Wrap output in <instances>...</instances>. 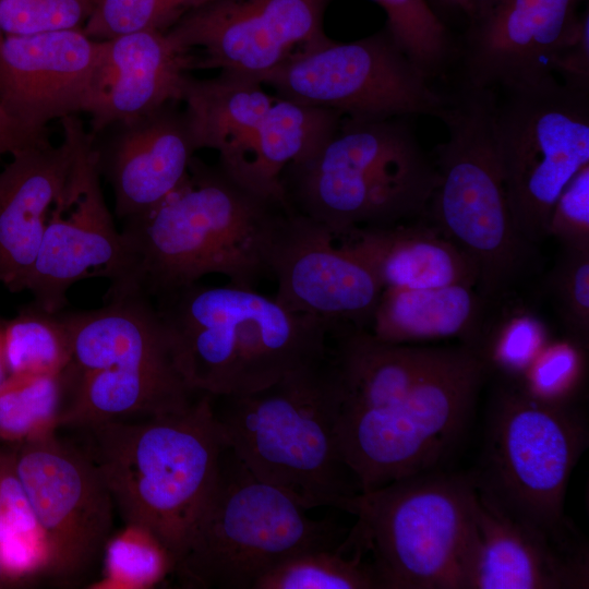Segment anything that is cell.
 <instances>
[{
  "label": "cell",
  "instance_id": "7bdbcfd3",
  "mask_svg": "<svg viewBox=\"0 0 589 589\" xmlns=\"http://www.w3.org/2000/svg\"><path fill=\"white\" fill-rule=\"evenodd\" d=\"M7 585H13V584L10 581L0 562V587H5Z\"/></svg>",
  "mask_w": 589,
  "mask_h": 589
},
{
  "label": "cell",
  "instance_id": "74e56055",
  "mask_svg": "<svg viewBox=\"0 0 589 589\" xmlns=\"http://www.w3.org/2000/svg\"><path fill=\"white\" fill-rule=\"evenodd\" d=\"M548 236L563 249L589 250V165L564 187L550 214Z\"/></svg>",
  "mask_w": 589,
  "mask_h": 589
},
{
  "label": "cell",
  "instance_id": "e0dca14e",
  "mask_svg": "<svg viewBox=\"0 0 589 589\" xmlns=\"http://www.w3.org/2000/svg\"><path fill=\"white\" fill-rule=\"evenodd\" d=\"M580 0H479L457 46L461 86L496 89L553 75Z\"/></svg>",
  "mask_w": 589,
  "mask_h": 589
},
{
  "label": "cell",
  "instance_id": "8d00e7d4",
  "mask_svg": "<svg viewBox=\"0 0 589 589\" xmlns=\"http://www.w3.org/2000/svg\"><path fill=\"white\" fill-rule=\"evenodd\" d=\"M91 10V0H0V28L3 35L82 29Z\"/></svg>",
  "mask_w": 589,
  "mask_h": 589
},
{
  "label": "cell",
  "instance_id": "9a60e30c",
  "mask_svg": "<svg viewBox=\"0 0 589 589\" xmlns=\"http://www.w3.org/2000/svg\"><path fill=\"white\" fill-rule=\"evenodd\" d=\"M330 0H214L187 14L167 33L193 51L195 70L261 80L293 52L326 37Z\"/></svg>",
  "mask_w": 589,
  "mask_h": 589
},
{
  "label": "cell",
  "instance_id": "ab89813d",
  "mask_svg": "<svg viewBox=\"0 0 589 589\" xmlns=\"http://www.w3.org/2000/svg\"><path fill=\"white\" fill-rule=\"evenodd\" d=\"M45 142H48V134H37L24 128L0 101V156Z\"/></svg>",
  "mask_w": 589,
  "mask_h": 589
},
{
  "label": "cell",
  "instance_id": "d4e9b609",
  "mask_svg": "<svg viewBox=\"0 0 589 589\" xmlns=\"http://www.w3.org/2000/svg\"><path fill=\"white\" fill-rule=\"evenodd\" d=\"M486 304L476 287L465 285L385 288L368 330L390 344L457 338L477 351Z\"/></svg>",
  "mask_w": 589,
  "mask_h": 589
},
{
  "label": "cell",
  "instance_id": "277c9868",
  "mask_svg": "<svg viewBox=\"0 0 589 589\" xmlns=\"http://www.w3.org/2000/svg\"><path fill=\"white\" fill-rule=\"evenodd\" d=\"M189 386L223 396L254 392L323 358L333 326L275 298L196 283L151 296Z\"/></svg>",
  "mask_w": 589,
  "mask_h": 589
},
{
  "label": "cell",
  "instance_id": "d590c367",
  "mask_svg": "<svg viewBox=\"0 0 589 589\" xmlns=\"http://www.w3.org/2000/svg\"><path fill=\"white\" fill-rule=\"evenodd\" d=\"M546 286L566 336L589 346V250L563 249Z\"/></svg>",
  "mask_w": 589,
  "mask_h": 589
},
{
  "label": "cell",
  "instance_id": "1f68e13d",
  "mask_svg": "<svg viewBox=\"0 0 589 589\" xmlns=\"http://www.w3.org/2000/svg\"><path fill=\"white\" fill-rule=\"evenodd\" d=\"M588 347L565 336L551 338L514 384L527 396L548 405H581L588 373Z\"/></svg>",
  "mask_w": 589,
  "mask_h": 589
},
{
  "label": "cell",
  "instance_id": "e575fe53",
  "mask_svg": "<svg viewBox=\"0 0 589 589\" xmlns=\"http://www.w3.org/2000/svg\"><path fill=\"white\" fill-rule=\"evenodd\" d=\"M214 0H91V14L82 31L96 40L124 34L168 32L192 11Z\"/></svg>",
  "mask_w": 589,
  "mask_h": 589
},
{
  "label": "cell",
  "instance_id": "f6af8a7d",
  "mask_svg": "<svg viewBox=\"0 0 589 589\" xmlns=\"http://www.w3.org/2000/svg\"><path fill=\"white\" fill-rule=\"evenodd\" d=\"M372 1H374V2H376L377 4L381 5L383 0H372Z\"/></svg>",
  "mask_w": 589,
  "mask_h": 589
},
{
  "label": "cell",
  "instance_id": "30bf717a",
  "mask_svg": "<svg viewBox=\"0 0 589 589\" xmlns=\"http://www.w3.org/2000/svg\"><path fill=\"white\" fill-rule=\"evenodd\" d=\"M305 512L226 446L216 488L172 569L187 588L254 589L284 560L344 541L332 522Z\"/></svg>",
  "mask_w": 589,
  "mask_h": 589
},
{
  "label": "cell",
  "instance_id": "7a4b0ae2",
  "mask_svg": "<svg viewBox=\"0 0 589 589\" xmlns=\"http://www.w3.org/2000/svg\"><path fill=\"white\" fill-rule=\"evenodd\" d=\"M285 202L245 185L219 163L193 157L188 172L165 199L123 220L129 283L155 296L220 274L229 284L255 289L271 276Z\"/></svg>",
  "mask_w": 589,
  "mask_h": 589
},
{
  "label": "cell",
  "instance_id": "7402d4cb",
  "mask_svg": "<svg viewBox=\"0 0 589 589\" xmlns=\"http://www.w3.org/2000/svg\"><path fill=\"white\" fill-rule=\"evenodd\" d=\"M62 315L70 338V370H152L182 375L171 335L152 297L140 287L110 285L103 306L62 311Z\"/></svg>",
  "mask_w": 589,
  "mask_h": 589
},
{
  "label": "cell",
  "instance_id": "836d02e7",
  "mask_svg": "<svg viewBox=\"0 0 589 589\" xmlns=\"http://www.w3.org/2000/svg\"><path fill=\"white\" fill-rule=\"evenodd\" d=\"M104 577L94 584L100 589H143L157 584L172 569L164 546L146 530L125 525L111 534L104 549Z\"/></svg>",
  "mask_w": 589,
  "mask_h": 589
},
{
  "label": "cell",
  "instance_id": "3957f363",
  "mask_svg": "<svg viewBox=\"0 0 589 589\" xmlns=\"http://www.w3.org/2000/svg\"><path fill=\"white\" fill-rule=\"evenodd\" d=\"M86 429L88 457L124 524L149 532L175 564L216 488L227 446L212 395L181 410Z\"/></svg>",
  "mask_w": 589,
  "mask_h": 589
},
{
  "label": "cell",
  "instance_id": "b9f144b4",
  "mask_svg": "<svg viewBox=\"0 0 589 589\" xmlns=\"http://www.w3.org/2000/svg\"><path fill=\"white\" fill-rule=\"evenodd\" d=\"M8 369L4 358V349H3V330L0 328V385L5 381L8 377Z\"/></svg>",
  "mask_w": 589,
  "mask_h": 589
},
{
  "label": "cell",
  "instance_id": "d6a6232c",
  "mask_svg": "<svg viewBox=\"0 0 589 589\" xmlns=\"http://www.w3.org/2000/svg\"><path fill=\"white\" fill-rule=\"evenodd\" d=\"M550 339L548 328L536 315L514 311L495 323H486L477 352L489 373L512 382L525 372Z\"/></svg>",
  "mask_w": 589,
  "mask_h": 589
},
{
  "label": "cell",
  "instance_id": "f35d334b",
  "mask_svg": "<svg viewBox=\"0 0 589 589\" xmlns=\"http://www.w3.org/2000/svg\"><path fill=\"white\" fill-rule=\"evenodd\" d=\"M552 71L561 75L565 85L589 92L588 11L578 16L572 37L552 61Z\"/></svg>",
  "mask_w": 589,
  "mask_h": 589
},
{
  "label": "cell",
  "instance_id": "8992f818",
  "mask_svg": "<svg viewBox=\"0 0 589 589\" xmlns=\"http://www.w3.org/2000/svg\"><path fill=\"white\" fill-rule=\"evenodd\" d=\"M436 181L408 118L342 117L325 143L280 175L288 211L335 238L424 215Z\"/></svg>",
  "mask_w": 589,
  "mask_h": 589
},
{
  "label": "cell",
  "instance_id": "4316f807",
  "mask_svg": "<svg viewBox=\"0 0 589 589\" xmlns=\"http://www.w3.org/2000/svg\"><path fill=\"white\" fill-rule=\"evenodd\" d=\"M0 562L12 584L46 575L50 550L15 470L13 454L0 453Z\"/></svg>",
  "mask_w": 589,
  "mask_h": 589
},
{
  "label": "cell",
  "instance_id": "ac0fdd59",
  "mask_svg": "<svg viewBox=\"0 0 589 589\" xmlns=\"http://www.w3.org/2000/svg\"><path fill=\"white\" fill-rule=\"evenodd\" d=\"M101 40L82 29L4 35L0 46V101L24 128L86 112Z\"/></svg>",
  "mask_w": 589,
  "mask_h": 589
},
{
  "label": "cell",
  "instance_id": "cb8c5ba5",
  "mask_svg": "<svg viewBox=\"0 0 589 589\" xmlns=\"http://www.w3.org/2000/svg\"><path fill=\"white\" fill-rule=\"evenodd\" d=\"M344 238L370 265L383 289L477 286L474 262L433 226L357 228Z\"/></svg>",
  "mask_w": 589,
  "mask_h": 589
},
{
  "label": "cell",
  "instance_id": "60d3db41",
  "mask_svg": "<svg viewBox=\"0 0 589 589\" xmlns=\"http://www.w3.org/2000/svg\"><path fill=\"white\" fill-rule=\"evenodd\" d=\"M442 5L455 8L464 11L468 16L474 10L479 0H436Z\"/></svg>",
  "mask_w": 589,
  "mask_h": 589
},
{
  "label": "cell",
  "instance_id": "484cf974",
  "mask_svg": "<svg viewBox=\"0 0 589 589\" xmlns=\"http://www.w3.org/2000/svg\"><path fill=\"white\" fill-rule=\"evenodd\" d=\"M341 118L335 110L276 96L248 142L218 163L245 185L285 202L280 185L285 167L313 154L336 131Z\"/></svg>",
  "mask_w": 589,
  "mask_h": 589
},
{
  "label": "cell",
  "instance_id": "f1b7e54d",
  "mask_svg": "<svg viewBox=\"0 0 589 589\" xmlns=\"http://www.w3.org/2000/svg\"><path fill=\"white\" fill-rule=\"evenodd\" d=\"M2 330L9 375L57 374L70 362V338L62 311L48 312L33 302Z\"/></svg>",
  "mask_w": 589,
  "mask_h": 589
},
{
  "label": "cell",
  "instance_id": "4dcf8cb0",
  "mask_svg": "<svg viewBox=\"0 0 589 589\" xmlns=\"http://www.w3.org/2000/svg\"><path fill=\"white\" fill-rule=\"evenodd\" d=\"M386 29L407 57L431 80L457 58V46L426 0H383Z\"/></svg>",
  "mask_w": 589,
  "mask_h": 589
},
{
  "label": "cell",
  "instance_id": "5bb4252c",
  "mask_svg": "<svg viewBox=\"0 0 589 589\" xmlns=\"http://www.w3.org/2000/svg\"><path fill=\"white\" fill-rule=\"evenodd\" d=\"M15 470L45 532L47 576L74 581L111 537L115 505L95 464L56 434L21 443Z\"/></svg>",
  "mask_w": 589,
  "mask_h": 589
},
{
  "label": "cell",
  "instance_id": "44dd1931",
  "mask_svg": "<svg viewBox=\"0 0 589 589\" xmlns=\"http://www.w3.org/2000/svg\"><path fill=\"white\" fill-rule=\"evenodd\" d=\"M195 64L194 52L176 46L164 32L142 31L101 40L86 109L91 134L169 101L182 103Z\"/></svg>",
  "mask_w": 589,
  "mask_h": 589
},
{
  "label": "cell",
  "instance_id": "6da1fadb",
  "mask_svg": "<svg viewBox=\"0 0 589 589\" xmlns=\"http://www.w3.org/2000/svg\"><path fill=\"white\" fill-rule=\"evenodd\" d=\"M330 338L337 440L361 492L445 468L489 375L478 352L385 342L349 325Z\"/></svg>",
  "mask_w": 589,
  "mask_h": 589
},
{
  "label": "cell",
  "instance_id": "2e32d148",
  "mask_svg": "<svg viewBox=\"0 0 589 589\" xmlns=\"http://www.w3.org/2000/svg\"><path fill=\"white\" fill-rule=\"evenodd\" d=\"M320 224L288 212L272 250L269 272L277 283L275 300L289 311L333 326L366 329L382 293L370 267L346 242Z\"/></svg>",
  "mask_w": 589,
  "mask_h": 589
},
{
  "label": "cell",
  "instance_id": "ba28073f",
  "mask_svg": "<svg viewBox=\"0 0 589 589\" xmlns=\"http://www.w3.org/2000/svg\"><path fill=\"white\" fill-rule=\"evenodd\" d=\"M476 498L469 473L404 477L353 498L347 540L371 554L380 589H462Z\"/></svg>",
  "mask_w": 589,
  "mask_h": 589
},
{
  "label": "cell",
  "instance_id": "8fae6325",
  "mask_svg": "<svg viewBox=\"0 0 589 589\" xmlns=\"http://www.w3.org/2000/svg\"><path fill=\"white\" fill-rule=\"evenodd\" d=\"M494 141L508 207L532 245L548 237L553 205L589 165V92L554 75L494 89Z\"/></svg>",
  "mask_w": 589,
  "mask_h": 589
},
{
  "label": "cell",
  "instance_id": "ffe728a7",
  "mask_svg": "<svg viewBox=\"0 0 589 589\" xmlns=\"http://www.w3.org/2000/svg\"><path fill=\"white\" fill-rule=\"evenodd\" d=\"M180 103L169 101L92 134L97 167L111 185L120 219L157 205L187 175L199 149Z\"/></svg>",
  "mask_w": 589,
  "mask_h": 589
},
{
  "label": "cell",
  "instance_id": "52a82bcc",
  "mask_svg": "<svg viewBox=\"0 0 589 589\" xmlns=\"http://www.w3.org/2000/svg\"><path fill=\"white\" fill-rule=\"evenodd\" d=\"M495 91L459 86L440 120L447 140L436 147L437 181L424 215L476 264L478 291L503 298L532 259L505 194L493 129Z\"/></svg>",
  "mask_w": 589,
  "mask_h": 589
},
{
  "label": "cell",
  "instance_id": "5b68a950",
  "mask_svg": "<svg viewBox=\"0 0 589 589\" xmlns=\"http://www.w3.org/2000/svg\"><path fill=\"white\" fill-rule=\"evenodd\" d=\"M227 446L257 479L303 508L350 513L361 490L336 433V378L328 352L254 392L212 396Z\"/></svg>",
  "mask_w": 589,
  "mask_h": 589
},
{
  "label": "cell",
  "instance_id": "7c38bea8",
  "mask_svg": "<svg viewBox=\"0 0 589 589\" xmlns=\"http://www.w3.org/2000/svg\"><path fill=\"white\" fill-rule=\"evenodd\" d=\"M261 84L280 98L357 120L440 118L448 98L387 29L351 43L326 36L290 55Z\"/></svg>",
  "mask_w": 589,
  "mask_h": 589
},
{
  "label": "cell",
  "instance_id": "603a6c76",
  "mask_svg": "<svg viewBox=\"0 0 589 589\" xmlns=\"http://www.w3.org/2000/svg\"><path fill=\"white\" fill-rule=\"evenodd\" d=\"M62 132L58 146L48 141L19 149L0 171V284L12 292L26 289L48 213L73 163L72 134L65 125Z\"/></svg>",
  "mask_w": 589,
  "mask_h": 589
},
{
  "label": "cell",
  "instance_id": "f546056e",
  "mask_svg": "<svg viewBox=\"0 0 589 589\" xmlns=\"http://www.w3.org/2000/svg\"><path fill=\"white\" fill-rule=\"evenodd\" d=\"M63 401L62 372L8 375L0 385V438L21 444L55 433Z\"/></svg>",
  "mask_w": 589,
  "mask_h": 589
},
{
  "label": "cell",
  "instance_id": "ee69618b",
  "mask_svg": "<svg viewBox=\"0 0 589 589\" xmlns=\"http://www.w3.org/2000/svg\"><path fill=\"white\" fill-rule=\"evenodd\" d=\"M3 37H4V35H3V33H2V31H1V28H0V46H1V43H2V40H3Z\"/></svg>",
  "mask_w": 589,
  "mask_h": 589
},
{
  "label": "cell",
  "instance_id": "4fadbf2b",
  "mask_svg": "<svg viewBox=\"0 0 589 589\" xmlns=\"http://www.w3.org/2000/svg\"><path fill=\"white\" fill-rule=\"evenodd\" d=\"M72 134L73 163L52 204L26 289L48 312L62 311L79 280L106 277L110 284L131 274L128 244L118 231L100 187L93 136L77 115L60 120Z\"/></svg>",
  "mask_w": 589,
  "mask_h": 589
},
{
  "label": "cell",
  "instance_id": "9c48e42d",
  "mask_svg": "<svg viewBox=\"0 0 589 589\" xmlns=\"http://www.w3.org/2000/svg\"><path fill=\"white\" fill-rule=\"evenodd\" d=\"M588 441L582 405L543 404L498 378L485 411L479 460L469 472L476 493L512 519L567 531L575 525L564 514L565 494Z\"/></svg>",
  "mask_w": 589,
  "mask_h": 589
},
{
  "label": "cell",
  "instance_id": "83f0119b",
  "mask_svg": "<svg viewBox=\"0 0 589 589\" xmlns=\"http://www.w3.org/2000/svg\"><path fill=\"white\" fill-rule=\"evenodd\" d=\"M364 555L345 537L337 546L308 550L284 560L265 573L254 589H380Z\"/></svg>",
  "mask_w": 589,
  "mask_h": 589
},
{
  "label": "cell",
  "instance_id": "d6986e66",
  "mask_svg": "<svg viewBox=\"0 0 589 589\" xmlns=\"http://www.w3.org/2000/svg\"><path fill=\"white\" fill-rule=\"evenodd\" d=\"M462 589H585L589 549L577 527L550 532L512 519L477 495Z\"/></svg>",
  "mask_w": 589,
  "mask_h": 589
}]
</instances>
